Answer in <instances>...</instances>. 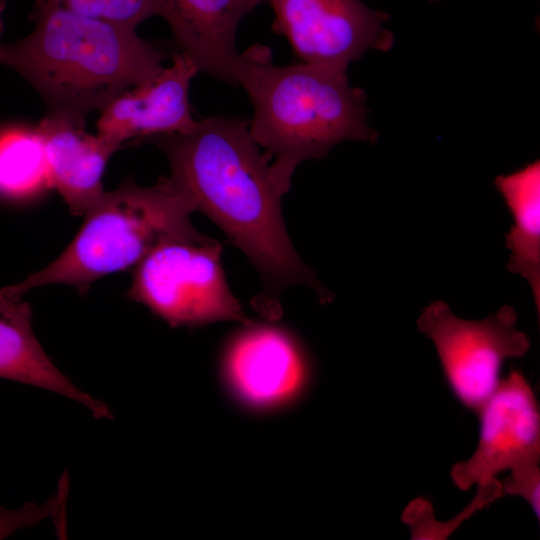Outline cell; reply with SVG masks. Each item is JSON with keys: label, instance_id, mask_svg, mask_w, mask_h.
Listing matches in <instances>:
<instances>
[{"label": "cell", "instance_id": "6", "mask_svg": "<svg viewBox=\"0 0 540 540\" xmlns=\"http://www.w3.org/2000/svg\"><path fill=\"white\" fill-rule=\"evenodd\" d=\"M417 327L433 342L455 397L475 412L499 386L505 360L522 357L530 349L529 337L517 328V313L510 305L482 320H467L436 300L422 310Z\"/></svg>", "mask_w": 540, "mask_h": 540}, {"label": "cell", "instance_id": "12", "mask_svg": "<svg viewBox=\"0 0 540 540\" xmlns=\"http://www.w3.org/2000/svg\"><path fill=\"white\" fill-rule=\"evenodd\" d=\"M84 127L52 114L35 127L43 142L50 187L74 215H84L104 193L103 173L117 151Z\"/></svg>", "mask_w": 540, "mask_h": 540}, {"label": "cell", "instance_id": "3", "mask_svg": "<svg viewBox=\"0 0 540 540\" xmlns=\"http://www.w3.org/2000/svg\"><path fill=\"white\" fill-rule=\"evenodd\" d=\"M237 85L250 99L249 131L270 158L282 195L302 162L323 159L346 140L377 142L366 93L349 84L346 70L303 62L276 66L266 47L255 46L244 52Z\"/></svg>", "mask_w": 540, "mask_h": 540}, {"label": "cell", "instance_id": "8", "mask_svg": "<svg viewBox=\"0 0 540 540\" xmlns=\"http://www.w3.org/2000/svg\"><path fill=\"white\" fill-rule=\"evenodd\" d=\"M479 439L473 454L453 465L450 475L463 491L495 479L505 470L540 461V414L534 392L512 370L477 411Z\"/></svg>", "mask_w": 540, "mask_h": 540}, {"label": "cell", "instance_id": "21", "mask_svg": "<svg viewBox=\"0 0 540 540\" xmlns=\"http://www.w3.org/2000/svg\"><path fill=\"white\" fill-rule=\"evenodd\" d=\"M431 1H437V0H431Z\"/></svg>", "mask_w": 540, "mask_h": 540}, {"label": "cell", "instance_id": "13", "mask_svg": "<svg viewBox=\"0 0 540 540\" xmlns=\"http://www.w3.org/2000/svg\"><path fill=\"white\" fill-rule=\"evenodd\" d=\"M9 286L0 288V378L45 389L85 406L95 418L109 408L75 386L46 354L32 329V309Z\"/></svg>", "mask_w": 540, "mask_h": 540}, {"label": "cell", "instance_id": "5", "mask_svg": "<svg viewBox=\"0 0 540 540\" xmlns=\"http://www.w3.org/2000/svg\"><path fill=\"white\" fill-rule=\"evenodd\" d=\"M222 245L205 235L164 241L135 267L126 297L173 327L250 322L222 267Z\"/></svg>", "mask_w": 540, "mask_h": 540}, {"label": "cell", "instance_id": "10", "mask_svg": "<svg viewBox=\"0 0 540 540\" xmlns=\"http://www.w3.org/2000/svg\"><path fill=\"white\" fill-rule=\"evenodd\" d=\"M223 365L238 395L262 407L291 398L307 375L306 357L292 335L277 326L251 322L228 343Z\"/></svg>", "mask_w": 540, "mask_h": 540}, {"label": "cell", "instance_id": "14", "mask_svg": "<svg viewBox=\"0 0 540 540\" xmlns=\"http://www.w3.org/2000/svg\"><path fill=\"white\" fill-rule=\"evenodd\" d=\"M512 216L505 235L510 251L507 269L530 286L537 313L540 312V161L535 160L494 181Z\"/></svg>", "mask_w": 540, "mask_h": 540}, {"label": "cell", "instance_id": "16", "mask_svg": "<svg viewBox=\"0 0 540 540\" xmlns=\"http://www.w3.org/2000/svg\"><path fill=\"white\" fill-rule=\"evenodd\" d=\"M503 496L500 481L495 478L477 484V491L472 501L456 517L447 522L437 521L431 503L422 498L411 501L404 509L401 518L410 529L411 539L443 540L477 511Z\"/></svg>", "mask_w": 540, "mask_h": 540}, {"label": "cell", "instance_id": "20", "mask_svg": "<svg viewBox=\"0 0 540 540\" xmlns=\"http://www.w3.org/2000/svg\"><path fill=\"white\" fill-rule=\"evenodd\" d=\"M5 8V0H0V35L2 32V14Z\"/></svg>", "mask_w": 540, "mask_h": 540}, {"label": "cell", "instance_id": "19", "mask_svg": "<svg viewBox=\"0 0 540 540\" xmlns=\"http://www.w3.org/2000/svg\"><path fill=\"white\" fill-rule=\"evenodd\" d=\"M509 476L500 481L504 495L523 498L534 513L540 514V468L539 461L523 463L510 470Z\"/></svg>", "mask_w": 540, "mask_h": 540}, {"label": "cell", "instance_id": "18", "mask_svg": "<svg viewBox=\"0 0 540 540\" xmlns=\"http://www.w3.org/2000/svg\"><path fill=\"white\" fill-rule=\"evenodd\" d=\"M57 497L43 505L28 503L17 510L0 507V539L6 538L18 529L33 527L42 520L55 516L63 507L62 489Z\"/></svg>", "mask_w": 540, "mask_h": 540}, {"label": "cell", "instance_id": "2", "mask_svg": "<svg viewBox=\"0 0 540 540\" xmlns=\"http://www.w3.org/2000/svg\"><path fill=\"white\" fill-rule=\"evenodd\" d=\"M31 20L29 35L0 44V63L39 92L47 114L85 124L90 112L165 68V53L136 28L76 13L53 0H38Z\"/></svg>", "mask_w": 540, "mask_h": 540}, {"label": "cell", "instance_id": "1", "mask_svg": "<svg viewBox=\"0 0 540 540\" xmlns=\"http://www.w3.org/2000/svg\"><path fill=\"white\" fill-rule=\"evenodd\" d=\"M155 138L169 162L168 183L218 225L258 272L261 288L251 301L257 311L277 316L282 292L297 284L311 288L322 303L332 300L291 242L271 160L252 138L249 120L211 116L186 132Z\"/></svg>", "mask_w": 540, "mask_h": 540}, {"label": "cell", "instance_id": "7", "mask_svg": "<svg viewBox=\"0 0 540 540\" xmlns=\"http://www.w3.org/2000/svg\"><path fill=\"white\" fill-rule=\"evenodd\" d=\"M274 12L272 30L284 36L303 63L347 70L369 49L389 50L390 15L361 0H266Z\"/></svg>", "mask_w": 540, "mask_h": 540}, {"label": "cell", "instance_id": "15", "mask_svg": "<svg viewBox=\"0 0 540 540\" xmlns=\"http://www.w3.org/2000/svg\"><path fill=\"white\" fill-rule=\"evenodd\" d=\"M50 187L43 142L34 129L0 135V194L27 196Z\"/></svg>", "mask_w": 540, "mask_h": 540}, {"label": "cell", "instance_id": "11", "mask_svg": "<svg viewBox=\"0 0 540 540\" xmlns=\"http://www.w3.org/2000/svg\"><path fill=\"white\" fill-rule=\"evenodd\" d=\"M266 0H159L180 53L199 72L237 85L244 53L236 49L240 22Z\"/></svg>", "mask_w": 540, "mask_h": 540}, {"label": "cell", "instance_id": "9", "mask_svg": "<svg viewBox=\"0 0 540 540\" xmlns=\"http://www.w3.org/2000/svg\"><path fill=\"white\" fill-rule=\"evenodd\" d=\"M184 54L153 79L121 92L100 112L96 134L116 150L132 139L183 133L193 118L189 88L198 73Z\"/></svg>", "mask_w": 540, "mask_h": 540}, {"label": "cell", "instance_id": "17", "mask_svg": "<svg viewBox=\"0 0 540 540\" xmlns=\"http://www.w3.org/2000/svg\"><path fill=\"white\" fill-rule=\"evenodd\" d=\"M63 7L89 17L137 28L160 13L159 0H53Z\"/></svg>", "mask_w": 540, "mask_h": 540}, {"label": "cell", "instance_id": "4", "mask_svg": "<svg viewBox=\"0 0 540 540\" xmlns=\"http://www.w3.org/2000/svg\"><path fill=\"white\" fill-rule=\"evenodd\" d=\"M193 205L165 177L153 186L127 180L104 191L66 249L43 269L9 286L17 295L53 284L86 294L98 279L135 267L160 243L202 235L190 219Z\"/></svg>", "mask_w": 540, "mask_h": 540}]
</instances>
